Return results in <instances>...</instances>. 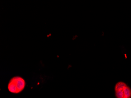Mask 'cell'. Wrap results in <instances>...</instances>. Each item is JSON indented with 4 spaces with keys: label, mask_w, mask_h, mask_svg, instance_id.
<instances>
[{
    "label": "cell",
    "mask_w": 131,
    "mask_h": 98,
    "mask_svg": "<svg viewBox=\"0 0 131 98\" xmlns=\"http://www.w3.org/2000/svg\"><path fill=\"white\" fill-rule=\"evenodd\" d=\"M25 85V81L23 78L20 77H15L9 81L8 89L12 93H19L24 89Z\"/></svg>",
    "instance_id": "6da1fadb"
},
{
    "label": "cell",
    "mask_w": 131,
    "mask_h": 98,
    "mask_svg": "<svg viewBox=\"0 0 131 98\" xmlns=\"http://www.w3.org/2000/svg\"><path fill=\"white\" fill-rule=\"evenodd\" d=\"M115 95L117 98H131V89L122 82H118L115 87Z\"/></svg>",
    "instance_id": "7a4b0ae2"
}]
</instances>
